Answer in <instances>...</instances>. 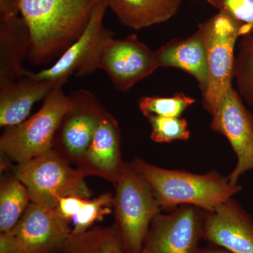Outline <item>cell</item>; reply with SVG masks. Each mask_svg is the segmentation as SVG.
<instances>
[{"instance_id":"83f0119b","label":"cell","mask_w":253,"mask_h":253,"mask_svg":"<svg viewBox=\"0 0 253 253\" xmlns=\"http://www.w3.org/2000/svg\"><path fill=\"white\" fill-rule=\"evenodd\" d=\"M199 253H231L229 251H226L225 249L219 246H214V245L209 244L207 247L204 249H201Z\"/></svg>"},{"instance_id":"ffe728a7","label":"cell","mask_w":253,"mask_h":253,"mask_svg":"<svg viewBox=\"0 0 253 253\" xmlns=\"http://www.w3.org/2000/svg\"><path fill=\"white\" fill-rule=\"evenodd\" d=\"M32 202L26 186L14 175L3 176L0 184V234L9 232Z\"/></svg>"},{"instance_id":"4316f807","label":"cell","mask_w":253,"mask_h":253,"mask_svg":"<svg viewBox=\"0 0 253 253\" xmlns=\"http://www.w3.org/2000/svg\"><path fill=\"white\" fill-rule=\"evenodd\" d=\"M20 15V0H0V19Z\"/></svg>"},{"instance_id":"52a82bcc","label":"cell","mask_w":253,"mask_h":253,"mask_svg":"<svg viewBox=\"0 0 253 253\" xmlns=\"http://www.w3.org/2000/svg\"><path fill=\"white\" fill-rule=\"evenodd\" d=\"M107 9L104 0H100L84 31L56 62L38 73L28 71V74L35 79L54 82L63 86L71 75L81 77L99 69L105 48L114 36L104 25Z\"/></svg>"},{"instance_id":"603a6c76","label":"cell","mask_w":253,"mask_h":253,"mask_svg":"<svg viewBox=\"0 0 253 253\" xmlns=\"http://www.w3.org/2000/svg\"><path fill=\"white\" fill-rule=\"evenodd\" d=\"M113 212V196L110 193L89 200L85 206L73 218L72 234H81L92 228L95 223L103 220Z\"/></svg>"},{"instance_id":"d4e9b609","label":"cell","mask_w":253,"mask_h":253,"mask_svg":"<svg viewBox=\"0 0 253 253\" xmlns=\"http://www.w3.org/2000/svg\"><path fill=\"white\" fill-rule=\"evenodd\" d=\"M218 10L242 23L253 33V0H205Z\"/></svg>"},{"instance_id":"4fadbf2b","label":"cell","mask_w":253,"mask_h":253,"mask_svg":"<svg viewBox=\"0 0 253 253\" xmlns=\"http://www.w3.org/2000/svg\"><path fill=\"white\" fill-rule=\"evenodd\" d=\"M203 240L231 253H253V218L231 198L204 211Z\"/></svg>"},{"instance_id":"ba28073f","label":"cell","mask_w":253,"mask_h":253,"mask_svg":"<svg viewBox=\"0 0 253 253\" xmlns=\"http://www.w3.org/2000/svg\"><path fill=\"white\" fill-rule=\"evenodd\" d=\"M69 224L54 209L31 202L14 227L0 234V253H61Z\"/></svg>"},{"instance_id":"9a60e30c","label":"cell","mask_w":253,"mask_h":253,"mask_svg":"<svg viewBox=\"0 0 253 253\" xmlns=\"http://www.w3.org/2000/svg\"><path fill=\"white\" fill-rule=\"evenodd\" d=\"M61 86L54 82L35 79L28 72L18 81L0 84V126L10 127L23 123L36 102Z\"/></svg>"},{"instance_id":"7a4b0ae2","label":"cell","mask_w":253,"mask_h":253,"mask_svg":"<svg viewBox=\"0 0 253 253\" xmlns=\"http://www.w3.org/2000/svg\"><path fill=\"white\" fill-rule=\"evenodd\" d=\"M130 165L149 184L162 211L168 212L182 206L211 211L242 191L216 170L195 174L158 167L139 158Z\"/></svg>"},{"instance_id":"8fae6325","label":"cell","mask_w":253,"mask_h":253,"mask_svg":"<svg viewBox=\"0 0 253 253\" xmlns=\"http://www.w3.org/2000/svg\"><path fill=\"white\" fill-rule=\"evenodd\" d=\"M211 128L225 136L237 157L228 177L231 184L253 169V116L236 89L231 87L211 113Z\"/></svg>"},{"instance_id":"3957f363","label":"cell","mask_w":253,"mask_h":253,"mask_svg":"<svg viewBox=\"0 0 253 253\" xmlns=\"http://www.w3.org/2000/svg\"><path fill=\"white\" fill-rule=\"evenodd\" d=\"M116 227L126 253H141L153 220L162 212L147 182L126 163L114 184Z\"/></svg>"},{"instance_id":"d6986e66","label":"cell","mask_w":253,"mask_h":253,"mask_svg":"<svg viewBox=\"0 0 253 253\" xmlns=\"http://www.w3.org/2000/svg\"><path fill=\"white\" fill-rule=\"evenodd\" d=\"M61 253H126L116 227L94 226L81 234L71 233Z\"/></svg>"},{"instance_id":"2e32d148","label":"cell","mask_w":253,"mask_h":253,"mask_svg":"<svg viewBox=\"0 0 253 253\" xmlns=\"http://www.w3.org/2000/svg\"><path fill=\"white\" fill-rule=\"evenodd\" d=\"M160 67L175 68L191 75L204 95L208 86L207 54L204 39L196 30L186 38L171 40L156 51Z\"/></svg>"},{"instance_id":"44dd1931","label":"cell","mask_w":253,"mask_h":253,"mask_svg":"<svg viewBox=\"0 0 253 253\" xmlns=\"http://www.w3.org/2000/svg\"><path fill=\"white\" fill-rule=\"evenodd\" d=\"M234 65L238 93L253 107V33L241 37Z\"/></svg>"},{"instance_id":"7c38bea8","label":"cell","mask_w":253,"mask_h":253,"mask_svg":"<svg viewBox=\"0 0 253 253\" xmlns=\"http://www.w3.org/2000/svg\"><path fill=\"white\" fill-rule=\"evenodd\" d=\"M159 68L156 51L131 35L113 38L101 56L99 69L107 73L116 90L126 92Z\"/></svg>"},{"instance_id":"9c48e42d","label":"cell","mask_w":253,"mask_h":253,"mask_svg":"<svg viewBox=\"0 0 253 253\" xmlns=\"http://www.w3.org/2000/svg\"><path fill=\"white\" fill-rule=\"evenodd\" d=\"M69 96L71 106L59 123L52 149L76 166L89 148L106 111L90 91L80 89Z\"/></svg>"},{"instance_id":"484cf974","label":"cell","mask_w":253,"mask_h":253,"mask_svg":"<svg viewBox=\"0 0 253 253\" xmlns=\"http://www.w3.org/2000/svg\"><path fill=\"white\" fill-rule=\"evenodd\" d=\"M89 199H83L77 196H68L61 199L55 208V212L63 220L68 223L79 213Z\"/></svg>"},{"instance_id":"cb8c5ba5","label":"cell","mask_w":253,"mask_h":253,"mask_svg":"<svg viewBox=\"0 0 253 253\" xmlns=\"http://www.w3.org/2000/svg\"><path fill=\"white\" fill-rule=\"evenodd\" d=\"M146 118L151 125V139L154 142L186 141L191 137V131L185 118L156 116H149Z\"/></svg>"},{"instance_id":"7402d4cb","label":"cell","mask_w":253,"mask_h":253,"mask_svg":"<svg viewBox=\"0 0 253 253\" xmlns=\"http://www.w3.org/2000/svg\"><path fill=\"white\" fill-rule=\"evenodd\" d=\"M196 103V99L184 93H176L171 97L143 96L139 101V109L143 116L180 117L183 112Z\"/></svg>"},{"instance_id":"30bf717a","label":"cell","mask_w":253,"mask_h":253,"mask_svg":"<svg viewBox=\"0 0 253 253\" xmlns=\"http://www.w3.org/2000/svg\"><path fill=\"white\" fill-rule=\"evenodd\" d=\"M204 211L176 208L154 218L141 253H199L204 235Z\"/></svg>"},{"instance_id":"5b68a950","label":"cell","mask_w":253,"mask_h":253,"mask_svg":"<svg viewBox=\"0 0 253 253\" xmlns=\"http://www.w3.org/2000/svg\"><path fill=\"white\" fill-rule=\"evenodd\" d=\"M197 30L206 46L209 76L207 91L203 95V105L211 114L232 87L236 44L241 37L251 31L221 11L200 23Z\"/></svg>"},{"instance_id":"8992f818","label":"cell","mask_w":253,"mask_h":253,"mask_svg":"<svg viewBox=\"0 0 253 253\" xmlns=\"http://www.w3.org/2000/svg\"><path fill=\"white\" fill-rule=\"evenodd\" d=\"M43 101L41 109L31 118L5 128L0 137V151L4 159L19 164L52 149L55 134L71 100L61 87H57Z\"/></svg>"},{"instance_id":"277c9868","label":"cell","mask_w":253,"mask_h":253,"mask_svg":"<svg viewBox=\"0 0 253 253\" xmlns=\"http://www.w3.org/2000/svg\"><path fill=\"white\" fill-rule=\"evenodd\" d=\"M13 174L26 186L32 202L51 209L63 198L89 199L92 196L85 177L53 149L16 165Z\"/></svg>"},{"instance_id":"6da1fadb","label":"cell","mask_w":253,"mask_h":253,"mask_svg":"<svg viewBox=\"0 0 253 253\" xmlns=\"http://www.w3.org/2000/svg\"><path fill=\"white\" fill-rule=\"evenodd\" d=\"M100 0H20L31 38L28 61L45 65L81 36Z\"/></svg>"},{"instance_id":"5bb4252c","label":"cell","mask_w":253,"mask_h":253,"mask_svg":"<svg viewBox=\"0 0 253 253\" xmlns=\"http://www.w3.org/2000/svg\"><path fill=\"white\" fill-rule=\"evenodd\" d=\"M121 144V130L117 120L106 111L76 168L84 177L98 176L116 184L126 165L122 159Z\"/></svg>"},{"instance_id":"e0dca14e","label":"cell","mask_w":253,"mask_h":253,"mask_svg":"<svg viewBox=\"0 0 253 253\" xmlns=\"http://www.w3.org/2000/svg\"><path fill=\"white\" fill-rule=\"evenodd\" d=\"M31 46L29 28L21 15L0 19V84L26 76L23 62Z\"/></svg>"},{"instance_id":"ac0fdd59","label":"cell","mask_w":253,"mask_h":253,"mask_svg":"<svg viewBox=\"0 0 253 253\" xmlns=\"http://www.w3.org/2000/svg\"><path fill=\"white\" fill-rule=\"evenodd\" d=\"M120 22L141 30L169 21L176 14L181 0H104Z\"/></svg>"}]
</instances>
